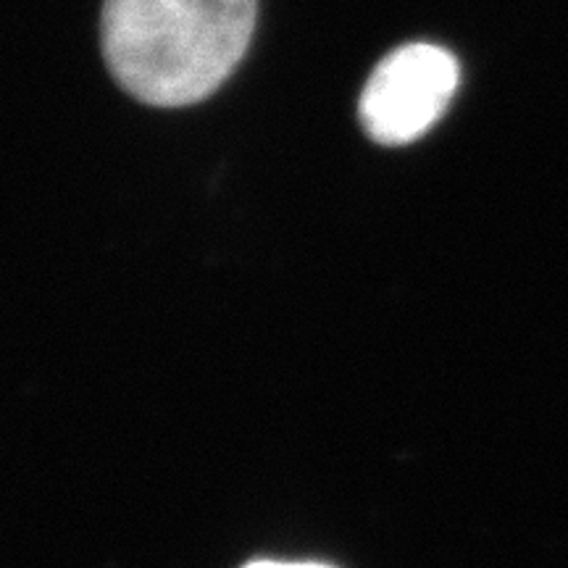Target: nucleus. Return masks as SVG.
Returning <instances> with one entry per match:
<instances>
[{
  "mask_svg": "<svg viewBox=\"0 0 568 568\" xmlns=\"http://www.w3.org/2000/svg\"><path fill=\"white\" fill-rule=\"evenodd\" d=\"M253 24L255 0H105L103 55L138 101L190 105L232 74Z\"/></svg>",
  "mask_w": 568,
  "mask_h": 568,
  "instance_id": "1",
  "label": "nucleus"
},
{
  "mask_svg": "<svg viewBox=\"0 0 568 568\" xmlns=\"http://www.w3.org/2000/svg\"><path fill=\"white\" fill-rule=\"evenodd\" d=\"M458 61L432 42H410L376 63L361 92V124L379 145H406L439 122L458 90Z\"/></svg>",
  "mask_w": 568,
  "mask_h": 568,
  "instance_id": "2",
  "label": "nucleus"
},
{
  "mask_svg": "<svg viewBox=\"0 0 568 568\" xmlns=\"http://www.w3.org/2000/svg\"><path fill=\"white\" fill-rule=\"evenodd\" d=\"M245 568H326V566H316V564H274V560H264V564H253Z\"/></svg>",
  "mask_w": 568,
  "mask_h": 568,
  "instance_id": "3",
  "label": "nucleus"
}]
</instances>
